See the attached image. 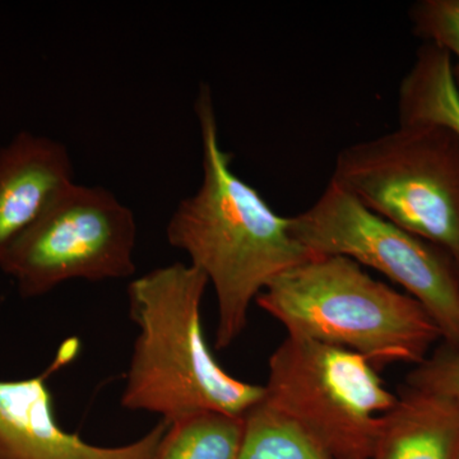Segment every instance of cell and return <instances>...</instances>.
I'll list each match as a JSON object with an SVG mask.
<instances>
[{"label": "cell", "mask_w": 459, "mask_h": 459, "mask_svg": "<svg viewBox=\"0 0 459 459\" xmlns=\"http://www.w3.org/2000/svg\"><path fill=\"white\" fill-rule=\"evenodd\" d=\"M455 459H459V446H458V451H457V457Z\"/></svg>", "instance_id": "2e32d148"}, {"label": "cell", "mask_w": 459, "mask_h": 459, "mask_svg": "<svg viewBox=\"0 0 459 459\" xmlns=\"http://www.w3.org/2000/svg\"><path fill=\"white\" fill-rule=\"evenodd\" d=\"M264 389L333 459H370L398 398L358 353L292 336L272 353Z\"/></svg>", "instance_id": "5b68a950"}, {"label": "cell", "mask_w": 459, "mask_h": 459, "mask_svg": "<svg viewBox=\"0 0 459 459\" xmlns=\"http://www.w3.org/2000/svg\"><path fill=\"white\" fill-rule=\"evenodd\" d=\"M137 222L128 205L98 186L72 184L17 238L0 270L18 294H49L72 280L128 279L135 273Z\"/></svg>", "instance_id": "52a82bcc"}, {"label": "cell", "mask_w": 459, "mask_h": 459, "mask_svg": "<svg viewBox=\"0 0 459 459\" xmlns=\"http://www.w3.org/2000/svg\"><path fill=\"white\" fill-rule=\"evenodd\" d=\"M332 181L459 265V140L435 126H398L338 152Z\"/></svg>", "instance_id": "277c9868"}, {"label": "cell", "mask_w": 459, "mask_h": 459, "mask_svg": "<svg viewBox=\"0 0 459 459\" xmlns=\"http://www.w3.org/2000/svg\"><path fill=\"white\" fill-rule=\"evenodd\" d=\"M243 431V416L192 413L169 422L155 459H238Z\"/></svg>", "instance_id": "4fadbf2b"}, {"label": "cell", "mask_w": 459, "mask_h": 459, "mask_svg": "<svg viewBox=\"0 0 459 459\" xmlns=\"http://www.w3.org/2000/svg\"><path fill=\"white\" fill-rule=\"evenodd\" d=\"M238 459H333L291 416L264 397L247 410Z\"/></svg>", "instance_id": "7c38bea8"}, {"label": "cell", "mask_w": 459, "mask_h": 459, "mask_svg": "<svg viewBox=\"0 0 459 459\" xmlns=\"http://www.w3.org/2000/svg\"><path fill=\"white\" fill-rule=\"evenodd\" d=\"M397 402L383 415L370 459H455L459 412L446 402L398 386Z\"/></svg>", "instance_id": "30bf717a"}, {"label": "cell", "mask_w": 459, "mask_h": 459, "mask_svg": "<svg viewBox=\"0 0 459 459\" xmlns=\"http://www.w3.org/2000/svg\"><path fill=\"white\" fill-rule=\"evenodd\" d=\"M287 336L349 350L374 367L419 365L442 332L412 296L374 279L352 259L316 255L283 272L255 299Z\"/></svg>", "instance_id": "3957f363"}, {"label": "cell", "mask_w": 459, "mask_h": 459, "mask_svg": "<svg viewBox=\"0 0 459 459\" xmlns=\"http://www.w3.org/2000/svg\"><path fill=\"white\" fill-rule=\"evenodd\" d=\"M403 385L439 398L459 412V346L440 342L407 374Z\"/></svg>", "instance_id": "9a60e30c"}, {"label": "cell", "mask_w": 459, "mask_h": 459, "mask_svg": "<svg viewBox=\"0 0 459 459\" xmlns=\"http://www.w3.org/2000/svg\"><path fill=\"white\" fill-rule=\"evenodd\" d=\"M412 31L455 57L453 74L459 91V0H419L410 7Z\"/></svg>", "instance_id": "5bb4252c"}, {"label": "cell", "mask_w": 459, "mask_h": 459, "mask_svg": "<svg viewBox=\"0 0 459 459\" xmlns=\"http://www.w3.org/2000/svg\"><path fill=\"white\" fill-rule=\"evenodd\" d=\"M398 126H435L459 140V91L448 51L422 42L398 89Z\"/></svg>", "instance_id": "8fae6325"}, {"label": "cell", "mask_w": 459, "mask_h": 459, "mask_svg": "<svg viewBox=\"0 0 459 459\" xmlns=\"http://www.w3.org/2000/svg\"><path fill=\"white\" fill-rule=\"evenodd\" d=\"M202 143V181L172 212L166 238L213 286L219 309L217 350L246 331L250 305L272 281L314 256L291 234L290 217L235 174L220 143L213 93L201 83L195 101Z\"/></svg>", "instance_id": "6da1fadb"}, {"label": "cell", "mask_w": 459, "mask_h": 459, "mask_svg": "<svg viewBox=\"0 0 459 459\" xmlns=\"http://www.w3.org/2000/svg\"><path fill=\"white\" fill-rule=\"evenodd\" d=\"M74 183L62 142L23 131L0 148V259Z\"/></svg>", "instance_id": "9c48e42d"}, {"label": "cell", "mask_w": 459, "mask_h": 459, "mask_svg": "<svg viewBox=\"0 0 459 459\" xmlns=\"http://www.w3.org/2000/svg\"><path fill=\"white\" fill-rule=\"evenodd\" d=\"M290 223L314 255L347 256L400 285L430 314L442 342L459 346V265L443 247L373 212L332 180Z\"/></svg>", "instance_id": "8992f818"}, {"label": "cell", "mask_w": 459, "mask_h": 459, "mask_svg": "<svg viewBox=\"0 0 459 459\" xmlns=\"http://www.w3.org/2000/svg\"><path fill=\"white\" fill-rule=\"evenodd\" d=\"M208 285L204 272L180 262L129 283V316L138 334L123 409L157 413L171 422L204 411L244 416L264 397V385L231 376L211 351L201 318Z\"/></svg>", "instance_id": "7a4b0ae2"}, {"label": "cell", "mask_w": 459, "mask_h": 459, "mask_svg": "<svg viewBox=\"0 0 459 459\" xmlns=\"http://www.w3.org/2000/svg\"><path fill=\"white\" fill-rule=\"evenodd\" d=\"M80 350V340L68 338L42 373L0 379V459H155L169 428L165 420L134 442L117 446L86 442L57 422L48 380L74 362Z\"/></svg>", "instance_id": "ba28073f"}]
</instances>
